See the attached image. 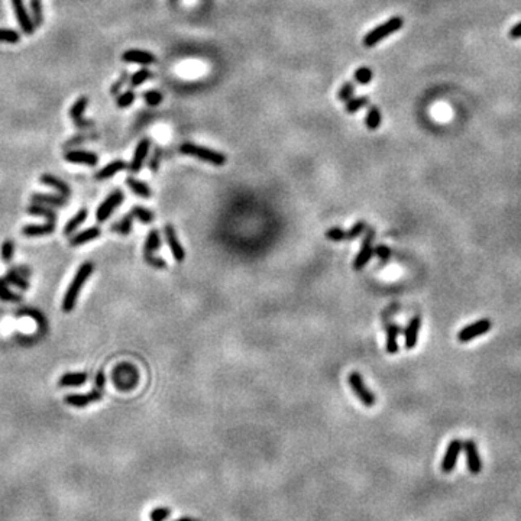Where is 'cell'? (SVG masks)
Returning <instances> with one entry per match:
<instances>
[{
    "label": "cell",
    "mask_w": 521,
    "mask_h": 521,
    "mask_svg": "<svg viewBox=\"0 0 521 521\" xmlns=\"http://www.w3.org/2000/svg\"><path fill=\"white\" fill-rule=\"evenodd\" d=\"M365 230H367V222H363V220L356 222L352 226V229L346 230V240H353V239H356L358 236H360Z\"/></svg>",
    "instance_id": "cell-47"
},
{
    "label": "cell",
    "mask_w": 521,
    "mask_h": 521,
    "mask_svg": "<svg viewBox=\"0 0 521 521\" xmlns=\"http://www.w3.org/2000/svg\"><path fill=\"white\" fill-rule=\"evenodd\" d=\"M126 184H128V187H129L132 192L135 193L136 196H139V197H142V199H149L152 196L151 187L146 184V183H144V181L135 178V177H128L126 178Z\"/></svg>",
    "instance_id": "cell-24"
},
{
    "label": "cell",
    "mask_w": 521,
    "mask_h": 521,
    "mask_svg": "<svg viewBox=\"0 0 521 521\" xmlns=\"http://www.w3.org/2000/svg\"><path fill=\"white\" fill-rule=\"evenodd\" d=\"M144 100H145V103L148 106L155 108V106H158V105H161L162 103L164 94H162L160 90H146V92L144 93Z\"/></svg>",
    "instance_id": "cell-44"
},
{
    "label": "cell",
    "mask_w": 521,
    "mask_h": 521,
    "mask_svg": "<svg viewBox=\"0 0 521 521\" xmlns=\"http://www.w3.org/2000/svg\"><path fill=\"white\" fill-rule=\"evenodd\" d=\"M10 3H12L13 12H15L16 21L19 23V26H21L23 33L25 35H32L35 32V25L32 22L29 9L26 8L25 2L23 0H10Z\"/></svg>",
    "instance_id": "cell-8"
},
{
    "label": "cell",
    "mask_w": 521,
    "mask_h": 521,
    "mask_svg": "<svg viewBox=\"0 0 521 521\" xmlns=\"http://www.w3.org/2000/svg\"><path fill=\"white\" fill-rule=\"evenodd\" d=\"M171 515V508L169 507H155L149 513V520L151 521H167Z\"/></svg>",
    "instance_id": "cell-45"
},
{
    "label": "cell",
    "mask_w": 521,
    "mask_h": 521,
    "mask_svg": "<svg viewBox=\"0 0 521 521\" xmlns=\"http://www.w3.org/2000/svg\"><path fill=\"white\" fill-rule=\"evenodd\" d=\"M26 212L32 216H42L45 217L49 223H54L57 220V213L51 207L45 206V204H38V203H32L31 206L26 209Z\"/></svg>",
    "instance_id": "cell-26"
},
{
    "label": "cell",
    "mask_w": 521,
    "mask_h": 521,
    "mask_svg": "<svg viewBox=\"0 0 521 521\" xmlns=\"http://www.w3.org/2000/svg\"><path fill=\"white\" fill-rule=\"evenodd\" d=\"M152 71L148 68H141L138 70L136 73H133L129 78V83L132 87H139L142 85L145 81H148L149 78H152Z\"/></svg>",
    "instance_id": "cell-40"
},
{
    "label": "cell",
    "mask_w": 521,
    "mask_h": 521,
    "mask_svg": "<svg viewBox=\"0 0 521 521\" xmlns=\"http://www.w3.org/2000/svg\"><path fill=\"white\" fill-rule=\"evenodd\" d=\"M123 199H125V193H123L122 190H115V192L110 193L108 196V199L100 204L99 209H97V212H96V219H97V222L100 223L106 222L116 209L122 204Z\"/></svg>",
    "instance_id": "cell-7"
},
{
    "label": "cell",
    "mask_w": 521,
    "mask_h": 521,
    "mask_svg": "<svg viewBox=\"0 0 521 521\" xmlns=\"http://www.w3.org/2000/svg\"><path fill=\"white\" fill-rule=\"evenodd\" d=\"M383 122V115L379 112V109L376 106H369L367 110V116H365V125L369 130H376L381 126Z\"/></svg>",
    "instance_id": "cell-30"
},
{
    "label": "cell",
    "mask_w": 521,
    "mask_h": 521,
    "mask_svg": "<svg viewBox=\"0 0 521 521\" xmlns=\"http://www.w3.org/2000/svg\"><path fill=\"white\" fill-rule=\"evenodd\" d=\"M122 61L139 65H152L157 62V57L152 53L144 49H128L122 54Z\"/></svg>",
    "instance_id": "cell-15"
},
{
    "label": "cell",
    "mask_w": 521,
    "mask_h": 521,
    "mask_svg": "<svg viewBox=\"0 0 521 521\" xmlns=\"http://www.w3.org/2000/svg\"><path fill=\"white\" fill-rule=\"evenodd\" d=\"M126 168H128V164L123 161V160H115V161L109 162L108 165H105L101 169H99V171L96 172L94 178H96L97 181L109 180V178L115 177L116 174H119L120 171H123V169Z\"/></svg>",
    "instance_id": "cell-20"
},
{
    "label": "cell",
    "mask_w": 521,
    "mask_h": 521,
    "mask_svg": "<svg viewBox=\"0 0 521 521\" xmlns=\"http://www.w3.org/2000/svg\"><path fill=\"white\" fill-rule=\"evenodd\" d=\"M174 521H201L199 518H193V517H181V518H177Z\"/></svg>",
    "instance_id": "cell-57"
},
{
    "label": "cell",
    "mask_w": 521,
    "mask_h": 521,
    "mask_svg": "<svg viewBox=\"0 0 521 521\" xmlns=\"http://www.w3.org/2000/svg\"><path fill=\"white\" fill-rule=\"evenodd\" d=\"M462 446H463V443L460 442L459 439H453L452 442L449 443L447 449H446L445 458L442 460V471L445 474H449L455 469L458 458H459V453L462 450Z\"/></svg>",
    "instance_id": "cell-14"
},
{
    "label": "cell",
    "mask_w": 521,
    "mask_h": 521,
    "mask_svg": "<svg viewBox=\"0 0 521 521\" xmlns=\"http://www.w3.org/2000/svg\"><path fill=\"white\" fill-rule=\"evenodd\" d=\"M180 153L197 158L200 161H204L210 165H215V167H223L228 162V157L220 151H216V149L207 148V146L196 145L193 142H185L180 146Z\"/></svg>",
    "instance_id": "cell-3"
},
{
    "label": "cell",
    "mask_w": 521,
    "mask_h": 521,
    "mask_svg": "<svg viewBox=\"0 0 521 521\" xmlns=\"http://www.w3.org/2000/svg\"><path fill=\"white\" fill-rule=\"evenodd\" d=\"M508 35H510V38L520 39L521 38V22L515 23L513 28L510 29V32H508Z\"/></svg>",
    "instance_id": "cell-55"
},
{
    "label": "cell",
    "mask_w": 521,
    "mask_h": 521,
    "mask_svg": "<svg viewBox=\"0 0 521 521\" xmlns=\"http://www.w3.org/2000/svg\"><path fill=\"white\" fill-rule=\"evenodd\" d=\"M13 255H15V242L13 240H5L2 246H0V258L3 262H12L13 259Z\"/></svg>",
    "instance_id": "cell-42"
},
{
    "label": "cell",
    "mask_w": 521,
    "mask_h": 521,
    "mask_svg": "<svg viewBox=\"0 0 521 521\" xmlns=\"http://www.w3.org/2000/svg\"><path fill=\"white\" fill-rule=\"evenodd\" d=\"M87 106H89V97L81 96V97H78V99L76 100V103L71 106V109H70L68 112V115L70 117L73 119V122H74V120H78V119H81V117L84 116V112L85 109H87Z\"/></svg>",
    "instance_id": "cell-32"
},
{
    "label": "cell",
    "mask_w": 521,
    "mask_h": 521,
    "mask_svg": "<svg viewBox=\"0 0 521 521\" xmlns=\"http://www.w3.org/2000/svg\"><path fill=\"white\" fill-rule=\"evenodd\" d=\"M353 78H355V81L359 85H368L372 81V78H374V73H372V70L369 68V67H365V65L363 67H358V68L355 70Z\"/></svg>",
    "instance_id": "cell-39"
},
{
    "label": "cell",
    "mask_w": 521,
    "mask_h": 521,
    "mask_svg": "<svg viewBox=\"0 0 521 521\" xmlns=\"http://www.w3.org/2000/svg\"><path fill=\"white\" fill-rule=\"evenodd\" d=\"M164 235H165V239H167V244L169 246V251L172 253L174 259L177 262H183L185 259V251L183 245L180 244V239L177 236V232L174 229V226L171 224H165L164 228Z\"/></svg>",
    "instance_id": "cell-13"
},
{
    "label": "cell",
    "mask_w": 521,
    "mask_h": 521,
    "mask_svg": "<svg viewBox=\"0 0 521 521\" xmlns=\"http://www.w3.org/2000/svg\"><path fill=\"white\" fill-rule=\"evenodd\" d=\"M87 381V374L84 372H68L64 374L58 381L60 387H81Z\"/></svg>",
    "instance_id": "cell-25"
},
{
    "label": "cell",
    "mask_w": 521,
    "mask_h": 521,
    "mask_svg": "<svg viewBox=\"0 0 521 521\" xmlns=\"http://www.w3.org/2000/svg\"><path fill=\"white\" fill-rule=\"evenodd\" d=\"M39 181H41L42 184L54 188L55 192L58 193V194H61V196H64V197H70V196H71V188H70V185L67 184L65 181H62L61 178L53 176V174H46V172L45 174H42V176L39 177Z\"/></svg>",
    "instance_id": "cell-19"
},
{
    "label": "cell",
    "mask_w": 521,
    "mask_h": 521,
    "mask_svg": "<svg viewBox=\"0 0 521 521\" xmlns=\"http://www.w3.org/2000/svg\"><path fill=\"white\" fill-rule=\"evenodd\" d=\"M87 215H89V213H87V210H85V209H80L76 215L73 216L68 222H67L65 228H64V235H65V236L73 235V233H74V232H76V230L85 222Z\"/></svg>",
    "instance_id": "cell-27"
},
{
    "label": "cell",
    "mask_w": 521,
    "mask_h": 521,
    "mask_svg": "<svg viewBox=\"0 0 521 521\" xmlns=\"http://www.w3.org/2000/svg\"><path fill=\"white\" fill-rule=\"evenodd\" d=\"M16 316H18V317H21V316H28V317H32V319L37 322V324H38L39 330H45V327H46L45 317H44V316H42V313H41V311H38V310H33V308H21V310H18Z\"/></svg>",
    "instance_id": "cell-37"
},
{
    "label": "cell",
    "mask_w": 521,
    "mask_h": 521,
    "mask_svg": "<svg viewBox=\"0 0 521 521\" xmlns=\"http://www.w3.org/2000/svg\"><path fill=\"white\" fill-rule=\"evenodd\" d=\"M151 146H152V142H151L149 138H144L139 141L138 145L135 148L133 157H132V161L128 165V169H129L132 174H136V172H139L142 169L146 158H148V153L151 151Z\"/></svg>",
    "instance_id": "cell-9"
},
{
    "label": "cell",
    "mask_w": 521,
    "mask_h": 521,
    "mask_svg": "<svg viewBox=\"0 0 521 521\" xmlns=\"http://www.w3.org/2000/svg\"><path fill=\"white\" fill-rule=\"evenodd\" d=\"M55 230L54 223H45V224H26L22 229L23 236L28 238H38V236H46L51 235Z\"/></svg>",
    "instance_id": "cell-21"
},
{
    "label": "cell",
    "mask_w": 521,
    "mask_h": 521,
    "mask_svg": "<svg viewBox=\"0 0 521 521\" xmlns=\"http://www.w3.org/2000/svg\"><path fill=\"white\" fill-rule=\"evenodd\" d=\"M29 13H31L32 22L35 25V29H38L44 23V8L42 0H29Z\"/></svg>",
    "instance_id": "cell-29"
},
{
    "label": "cell",
    "mask_w": 521,
    "mask_h": 521,
    "mask_svg": "<svg viewBox=\"0 0 521 521\" xmlns=\"http://www.w3.org/2000/svg\"><path fill=\"white\" fill-rule=\"evenodd\" d=\"M74 125H76V128H78V129H92L93 126H94V122L93 120H89V119H84V116L81 117V119H78V120H74Z\"/></svg>",
    "instance_id": "cell-53"
},
{
    "label": "cell",
    "mask_w": 521,
    "mask_h": 521,
    "mask_svg": "<svg viewBox=\"0 0 521 521\" xmlns=\"http://www.w3.org/2000/svg\"><path fill=\"white\" fill-rule=\"evenodd\" d=\"M135 99H136L135 92L132 89H128L116 96V106L119 109H128L133 105Z\"/></svg>",
    "instance_id": "cell-38"
},
{
    "label": "cell",
    "mask_w": 521,
    "mask_h": 521,
    "mask_svg": "<svg viewBox=\"0 0 521 521\" xmlns=\"http://www.w3.org/2000/svg\"><path fill=\"white\" fill-rule=\"evenodd\" d=\"M12 269H15L16 272H19V274L25 276V278L31 276V274H32L31 268H29V267H26V265H15V267H13Z\"/></svg>",
    "instance_id": "cell-56"
},
{
    "label": "cell",
    "mask_w": 521,
    "mask_h": 521,
    "mask_svg": "<svg viewBox=\"0 0 521 521\" xmlns=\"http://www.w3.org/2000/svg\"><path fill=\"white\" fill-rule=\"evenodd\" d=\"M161 248V236H160V232L157 229H152L148 236H146L145 240V246H144V253L145 255H153L157 251H160Z\"/></svg>",
    "instance_id": "cell-28"
},
{
    "label": "cell",
    "mask_w": 521,
    "mask_h": 521,
    "mask_svg": "<svg viewBox=\"0 0 521 521\" xmlns=\"http://www.w3.org/2000/svg\"><path fill=\"white\" fill-rule=\"evenodd\" d=\"M106 385V375H105V371H99L97 375H96V388L100 391H103Z\"/></svg>",
    "instance_id": "cell-54"
},
{
    "label": "cell",
    "mask_w": 521,
    "mask_h": 521,
    "mask_svg": "<svg viewBox=\"0 0 521 521\" xmlns=\"http://www.w3.org/2000/svg\"><path fill=\"white\" fill-rule=\"evenodd\" d=\"M64 160L70 164H77V165H87V167H96L99 164V157L90 151H81V149H73V151H65Z\"/></svg>",
    "instance_id": "cell-12"
},
{
    "label": "cell",
    "mask_w": 521,
    "mask_h": 521,
    "mask_svg": "<svg viewBox=\"0 0 521 521\" xmlns=\"http://www.w3.org/2000/svg\"><path fill=\"white\" fill-rule=\"evenodd\" d=\"M130 215L133 216V219H136V220H139L141 223H144V224H149V223H152L153 219H155V216H153L152 212L144 206H133L132 207Z\"/></svg>",
    "instance_id": "cell-33"
},
{
    "label": "cell",
    "mask_w": 521,
    "mask_h": 521,
    "mask_svg": "<svg viewBox=\"0 0 521 521\" xmlns=\"http://www.w3.org/2000/svg\"><path fill=\"white\" fill-rule=\"evenodd\" d=\"M103 397V391L94 390L89 391L87 394H68L65 395V404H68L71 407H76V408H84L87 407L90 403H96V401H100Z\"/></svg>",
    "instance_id": "cell-11"
},
{
    "label": "cell",
    "mask_w": 521,
    "mask_h": 521,
    "mask_svg": "<svg viewBox=\"0 0 521 521\" xmlns=\"http://www.w3.org/2000/svg\"><path fill=\"white\" fill-rule=\"evenodd\" d=\"M21 41V33L16 29L10 28H0V42L5 44H18Z\"/></svg>",
    "instance_id": "cell-41"
},
{
    "label": "cell",
    "mask_w": 521,
    "mask_h": 521,
    "mask_svg": "<svg viewBox=\"0 0 521 521\" xmlns=\"http://www.w3.org/2000/svg\"><path fill=\"white\" fill-rule=\"evenodd\" d=\"M132 224H133V216L129 213V215L123 216L122 219H120L117 223H113L110 230H112L113 233L126 236V235H129L130 230H132Z\"/></svg>",
    "instance_id": "cell-31"
},
{
    "label": "cell",
    "mask_w": 521,
    "mask_h": 521,
    "mask_svg": "<svg viewBox=\"0 0 521 521\" xmlns=\"http://www.w3.org/2000/svg\"><path fill=\"white\" fill-rule=\"evenodd\" d=\"M93 271H94V265L92 262H84L78 267L76 275L73 278V281L70 283L68 288L64 294V299H62V310L65 313H70L76 307L78 294L81 291V288L84 287V284L87 283V280L93 274Z\"/></svg>",
    "instance_id": "cell-1"
},
{
    "label": "cell",
    "mask_w": 521,
    "mask_h": 521,
    "mask_svg": "<svg viewBox=\"0 0 521 521\" xmlns=\"http://www.w3.org/2000/svg\"><path fill=\"white\" fill-rule=\"evenodd\" d=\"M353 94H355V84L352 81H345L343 84L340 85V89L337 90V100L346 103L348 100L352 99Z\"/></svg>",
    "instance_id": "cell-43"
},
{
    "label": "cell",
    "mask_w": 521,
    "mask_h": 521,
    "mask_svg": "<svg viewBox=\"0 0 521 521\" xmlns=\"http://www.w3.org/2000/svg\"><path fill=\"white\" fill-rule=\"evenodd\" d=\"M348 383L351 385L353 394L362 401L363 406L368 407V408L375 406V395L367 387V384H365V381H363V378H362L359 372H351L349 376H348Z\"/></svg>",
    "instance_id": "cell-5"
},
{
    "label": "cell",
    "mask_w": 521,
    "mask_h": 521,
    "mask_svg": "<svg viewBox=\"0 0 521 521\" xmlns=\"http://www.w3.org/2000/svg\"><path fill=\"white\" fill-rule=\"evenodd\" d=\"M100 235H101V230H100L99 226H93V228H89V229L78 232L76 236H73L71 240H70V245L71 246L84 245V244L90 242V240L97 239Z\"/></svg>",
    "instance_id": "cell-22"
},
{
    "label": "cell",
    "mask_w": 521,
    "mask_h": 521,
    "mask_svg": "<svg viewBox=\"0 0 521 521\" xmlns=\"http://www.w3.org/2000/svg\"><path fill=\"white\" fill-rule=\"evenodd\" d=\"M5 278H6V281H8L9 284H12V285H15V287H18L19 290H28L29 288V283H28V280L25 278L23 275H21L19 272H16L15 269H9L8 271V274L5 275Z\"/></svg>",
    "instance_id": "cell-35"
},
{
    "label": "cell",
    "mask_w": 521,
    "mask_h": 521,
    "mask_svg": "<svg viewBox=\"0 0 521 521\" xmlns=\"http://www.w3.org/2000/svg\"><path fill=\"white\" fill-rule=\"evenodd\" d=\"M161 162H162V149L160 146H155V149H153L152 153H151V158H149V161H148V167H149L151 171L157 172V171L160 169Z\"/></svg>",
    "instance_id": "cell-46"
},
{
    "label": "cell",
    "mask_w": 521,
    "mask_h": 521,
    "mask_svg": "<svg viewBox=\"0 0 521 521\" xmlns=\"http://www.w3.org/2000/svg\"><path fill=\"white\" fill-rule=\"evenodd\" d=\"M365 239L362 242V246H360L359 252L356 255V258L353 260V269L355 271H360L367 267L369 260L372 256H375V248H374V239H375V230L368 229L365 230Z\"/></svg>",
    "instance_id": "cell-6"
},
{
    "label": "cell",
    "mask_w": 521,
    "mask_h": 521,
    "mask_svg": "<svg viewBox=\"0 0 521 521\" xmlns=\"http://www.w3.org/2000/svg\"><path fill=\"white\" fill-rule=\"evenodd\" d=\"M112 379H113V385L117 390L120 391H130L133 390L139 383V372L136 367H133L132 363H119L115 367L113 372H112Z\"/></svg>",
    "instance_id": "cell-4"
},
{
    "label": "cell",
    "mask_w": 521,
    "mask_h": 521,
    "mask_svg": "<svg viewBox=\"0 0 521 521\" xmlns=\"http://www.w3.org/2000/svg\"><path fill=\"white\" fill-rule=\"evenodd\" d=\"M398 336L400 327L397 324L391 323L387 326V342H385V349L390 355H395L398 352Z\"/></svg>",
    "instance_id": "cell-23"
},
{
    "label": "cell",
    "mask_w": 521,
    "mask_h": 521,
    "mask_svg": "<svg viewBox=\"0 0 521 521\" xmlns=\"http://www.w3.org/2000/svg\"><path fill=\"white\" fill-rule=\"evenodd\" d=\"M420 329H422V317L420 316H414L413 319L408 322V324H407L406 330H404V345H406V349L411 351V349H414L417 346Z\"/></svg>",
    "instance_id": "cell-16"
},
{
    "label": "cell",
    "mask_w": 521,
    "mask_h": 521,
    "mask_svg": "<svg viewBox=\"0 0 521 521\" xmlns=\"http://www.w3.org/2000/svg\"><path fill=\"white\" fill-rule=\"evenodd\" d=\"M92 138H97V135H94V136H93V135H76V136H73V138L68 139V141L64 144V148H70V146L84 144L87 141H92Z\"/></svg>",
    "instance_id": "cell-50"
},
{
    "label": "cell",
    "mask_w": 521,
    "mask_h": 521,
    "mask_svg": "<svg viewBox=\"0 0 521 521\" xmlns=\"http://www.w3.org/2000/svg\"><path fill=\"white\" fill-rule=\"evenodd\" d=\"M145 260L151 265V267H153V268L157 269L167 268V262L162 259V258L155 256V255H145Z\"/></svg>",
    "instance_id": "cell-52"
},
{
    "label": "cell",
    "mask_w": 521,
    "mask_h": 521,
    "mask_svg": "<svg viewBox=\"0 0 521 521\" xmlns=\"http://www.w3.org/2000/svg\"><path fill=\"white\" fill-rule=\"evenodd\" d=\"M375 256L384 264V262H387V260L390 259L391 249L387 245H384V244L383 245H378L375 248Z\"/></svg>",
    "instance_id": "cell-51"
},
{
    "label": "cell",
    "mask_w": 521,
    "mask_h": 521,
    "mask_svg": "<svg viewBox=\"0 0 521 521\" xmlns=\"http://www.w3.org/2000/svg\"><path fill=\"white\" fill-rule=\"evenodd\" d=\"M326 238L332 240V242H342V240H346V230H343L342 228H330L327 232H326Z\"/></svg>",
    "instance_id": "cell-49"
},
{
    "label": "cell",
    "mask_w": 521,
    "mask_h": 521,
    "mask_svg": "<svg viewBox=\"0 0 521 521\" xmlns=\"http://www.w3.org/2000/svg\"><path fill=\"white\" fill-rule=\"evenodd\" d=\"M129 78H130V74L128 73V71H123L122 74H120V77L116 80L115 83H113V85L110 87V94L112 96H117L119 93H120V90L123 89V85L125 84H128V81H129Z\"/></svg>",
    "instance_id": "cell-48"
},
{
    "label": "cell",
    "mask_w": 521,
    "mask_h": 521,
    "mask_svg": "<svg viewBox=\"0 0 521 521\" xmlns=\"http://www.w3.org/2000/svg\"><path fill=\"white\" fill-rule=\"evenodd\" d=\"M369 105V99L367 96H359V97H352L348 100L345 105V112L349 115H353L356 112H359L360 109L367 108Z\"/></svg>",
    "instance_id": "cell-34"
},
{
    "label": "cell",
    "mask_w": 521,
    "mask_h": 521,
    "mask_svg": "<svg viewBox=\"0 0 521 521\" xmlns=\"http://www.w3.org/2000/svg\"><path fill=\"white\" fill-rule=\"evenodd\" d=\"M32 203L45 204L48 207H65L67 197L61 194H45V193H33L31 196Z\"/></svg>",
    "instance_id": "cell-18"
},
{
    "label": "cell",
    "mask_w": 521,
    "mask_h": 521,
    "mask_svg": "<svg viewBox=\"0 0 521 521\" xmlns=\"http://www.w3.org/2000/svg\"><path fill=\"white\" fill-rule=\"evenodd\" d=\"M491 326H492V323H491L490 319L478 320V322L472 323V324H469V326L460 330L459 333H458V339H459V342H462V343L469 342V340H474L475 337L482 336L487 332H490Z\"/></svg>",
    "instance_id": "cell-10"
},
{
    "label": "cell",
    "mask_w": 521,
    "mask_h": 521,
    "mask_svg": "<svg viewBox=\"0 0 521 521\" xmlns=\"http://www.w3.org/2000/svg\"><path fill=\"white\" fill-rule=\"evenodd\" d=\"M465 449V453H466V462H467V467L472 474H478L482 467V463H481V458H479V453H478V446L474 440H466L463 442V446Z\"/></svg>",
    "instance_id": "cell-17"
},
{
    "label": "cell",
    "mask_w": 521,
    "mask_h": 521,
    "mask_svg": "<svg viewBox=\"0 0 521 521\" xmlns=\"http://www.w3.org/2000/svg\"><path fill=\"white\" fill-rule=\"evenodd\" d=\"M0 300L3 301H12V303H21L22 297L19 294H15L12 290H9V283L6 278H0Z\"/></svg>",
    "instance_id": "cell-36"
},
{
    "label": "cell",
    "mask_w": 521,
    "mask_h": 521,
    "mask_svg": "<svg viewBox=\"0 0 521 521\" xmlns=\"http://www.w3.org/2000/svg\"><path fill=\"white\" fill-rule=\"evenodd\" d=\"M403 26H404V19L401 16H392L388 21L379 23L374 29L367 32V35L362 39V44L367 48H372L376 44H379L381 41L391 37L392 33L398 32Z\"/></svg>",
    "instance_id": "cell-2"
}]
</instances>
